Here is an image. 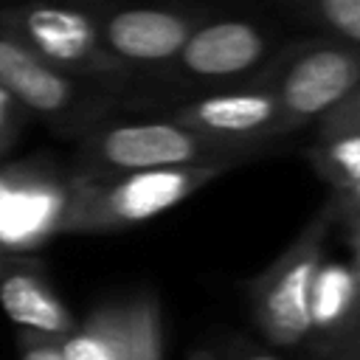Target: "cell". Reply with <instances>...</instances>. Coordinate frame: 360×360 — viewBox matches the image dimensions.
I'll list each match as a JSON object with an SVG mask.
<instances>
[{"label": "cell", "instance_id": "obj_1", "mask_svg": "<svg viewBox=\"0 0 360 360\" xmlns=\"http://www.w3.org/2000/svg\"><path fill=\"white\" fill-rule=\"evenodd\" d=\"M267 149L264 143H236L194 132L169 118L160 121H132L112 127H93L79 143L76 177H118L129 172L152 169H177L200 166L217 160L245 163L256 152Z\"/></svg>", "mask_w": 360, "mask_h": 360}, {"label": "cell", "instance_id": "obj_2", "mask_svg": "<svg viewBox=\"0 0 360 360\" xmlns=\"http://www.w3.org/2000/svg\"><path fill=\"white\" fill-rule=\"evenodd\" d=\"M236 166V160H217L200 166L129 172L101 180L73 174L65 233H98L152 219Z\"/></svg>", "mask_w": 360, "mask_h": 360}, {"label": "cell", "instance_id": "obj_3", "mask_svg": "<svg viewBox=\"0 0 360 360\" xmlns=\"http://www.w3.org/2000/svg\"><path fill=\"white\" fill-rule=\"evenodd\" d=\"M0 34L76 79L121 87L135 76L101 45L93 0L8 6L0 11Z\"/></svg>", "mask_w": 360, "mask_h": 360}, {"label": "cell", "instance_id": "obj_4", "mask_svg": "<svg viewBox=\"0 0 360 360\" xmlns=\"http://www.w3.org/2000/svg\"><path fill=\"white\" fill-rule=\"evenodd\" d=\"M335 222L332 200L307 222V228L276 256V262L253 278L250 298L262 335L281 349L301 346L309 338V301L321 262L326 259V236Z\"/></svg>", "mask_w": 360, "mask_h": 360}, {"label": "cell", "instance_id": "obj_5", "mask_svg": "<svg viewBox=\"0 0 360 360\" xmlns=\"http://www.w3.org/2000/svg\"><path fill=\"white\" fill-rule=\"evenodd\" d=\"M0 90L62 132H90L115 101V87L76 79L0 34Z\"/></svg>", "mask_w": 360, "mask_h": 360}, {"label": "cell", "instance_id": "obj_6", "mask_svg": "<svg viewBox=\"0 0 360 360\" xmlns=\"http://www.w3.org/2000/svg\"><path fill=\"white\" fill-rule=\"evenodd\" d=\"M360 84V45L335 42L298 53L273 87L284 135L329 115Z\"/></svg>", "mask_w": 360, "mask_h": 360}, {"label": "cell", "instance_id": "obj_7", "mask_svg": "<svg viewBox=\"0 0 360 360\" xmlns=\"http://www.w3.org/2000/svg\"><path fill=\"white\" fill-rule=\"evenodd\" d=\"M62 360H163L160 307L141 292L98 307L70 335L59 338Z\"/></svg>", "mask_w": 360, "mask_h": 360}, {"label": "cell", "instance_id": "obj_8", "mask_svg": "<svg viewBox=\"0 0 360 360\" xmlns=\"http://www.w3.org/2000/svg\"><path fill=\"white\" fill-rule=\"evenodd\" d=\"M93 6L101 45L132 73L166 68L202 20L200 14L166 6Z\"/></svg>", "mask_w": 360, "mask_h": 360}, {"label": "cell", "instance_id": "obj_9", "mask_svg": "<svg viewBox=\"0 0 360 360\" xmlns=\"http://www.w3.org/2000/svg\"><path fill=\"white\" fill-rule=\"evenodd\" d=\"M70 188L73 174L56 177L45 169L0 172V250L31 248L65 233Z\"/></svg>", "mask_w": 360, "mask_h": 360}, {"label": "cell", "instance_id": "obj_10", "mask_svg": "<svg viewBox=\"0 0 360 360\" xmlns=\"http://www.w3.org/2000/svg\"><path fill=\"white\" fill-rule=\"evenodd\" d=\"M267 48L270 42L264 31L250 20H200V25L180 48V53L160 70L191 82L233 79L250 73L259 62H264Z\"/></svg>", "mask_w": 360, "mask_h": 360}, {"label": "cell", "instance_id": "obj_11", "mask_svg": "<svg viewBox=\"0 0 360 360\" xmlns=\"http://www.w3.org/2000/svg\"><path fill=\"white\" fill-rule=\"evenodd\" d=\"M169 121L188 127L194 132L236 141V143H270L281 129L278 98L270 84L248 87V90H222L214 96H202L191 104L177 107Z\"/></svg>", "mask_w": 360, "mask_h": 360}, {"label": "cell", "instance_id": "obj_12", "mask_svg": "<svg viewBox=\"0 0 360 360\" xmlns=\"http://www.w3.org/2000/svg\"><path fill=\"white\" fill-rule=\"evenodd\" d=\"M0 307L17 329L48 338H65L79 326L39 267L14 250H0Z\"/></svg>", "mask_w": 360, "mask_h": 360}, {"label": "cell", "instance_id": "obj_13", "mask_svg": "<svg viewBox=\"0 0 360 360\" xmlns=\"http://www.w3.org/2000/svg\"><path fill=\"white\" fill-rule=\"evenodd\" d=\"M360 312V270L352 262L323 259L309 301V343L323 349Z\"/></svg>", "mask_w": 360, "mask_h": 360}, {"label": "cell", "instance_id": "obj_14", "mask_svg": "<svg viewBox=\"0 0 360 360\" xmlns=\"http://www.w3.org/2000/svg\"><path fill=\"white\" fill-rule=\"evenodd\" d=\"M307 158L312 169L332 186V194H340L360 183V132L321 138Z\"/></svg>", "mask_w": 360, "mask_h": 360}, {"label": "cell", "instance_id": "obj_15", "mask_svg": "<svg viewBox=\"0 0 360 360\" xmlns=\"http://www.w3.org/2000/svg\"><path fill=\"white\" fill-rule=\"evenodd\" d=\"M278 3L318 22L340 42L360 45V0H278Z\"/></svg>", "mask_w": 360, "mask_h": 360}, {"label": "cell", "instance_id": "obj_16", "mask_svg": "<svg viewBox=\"0 0 360 360\" xmlns=\"http://www.w3.org/2000/svg\"><path fill=\"white\" fill-rule=\"evenodd\" d=\"M343 132H360V84L329 115L321 118V138H332Z\"/></svg>", "mask_w": 360, "mask_h": 360}, {"label": "cell", "instance_id": "obj_17", "mask_svg": "<svg viewBox=\"0 0 360 360\" xmlns=\"http://www.w3.org/2000/svg\"><path fill=\"white\" fill-rule=\"evenodd\" d=\"M315 354L318 360H360V312L332 343H326Z\"/></svg>", "mask_w": 360, "mask_h": 360}, {"label": "cell", "instance_id": "obj_18", "mask_svg": "<svg viewBox=\"0 0 360 360\" xmlns=\"http://www.w3.org/2000/svg\"><path fill=\"white\" fill-rule=\"evenodd\" d=\"M17 343H20V360H62L59 338L17 329Z\"/></svg>", "mask_w": 360, "mask_h": 360}, {"label": "cell", "instance_id": "obj_19", "mask_svg": "<svg viewBox=\"0 0 360 360\" xmlns=\"http://www.w3.org/2000/svg\"><path fill=\"white\" fill-rule=\"evenodd\" d=\"M335 205V219H343L346 222V242H349V250H352V264L360 270V208H343L332 200Z\"/></svg>", "mask_w": 360, "mask_h": 360}, {"label": "cell", "instance_id": "obj_20", "mask_svg": "<svg viewBox=\"0 0 360 360\" xmlns=\"http://www.w3.org/2000/svg\"><path fill=\"white\" fill-rule=\"evenodd\" d=\"M17 132H20V107L0 90V152L8 149Z\"/></svg>", "mask_w": 360, "mask_h": 360}, {"label": "cell", "instance_id": "obj_21", "mask_svg": "<svg viewBox=\"0 0 360 360\" xmlns=\"http://www.w3.org/2000/svg\"><path fill=\"white\" fill-rule=\"evenodd\" d=\"M332 200L343 208H360V183H354L352 188H346L340 194H332Z\"/></svg>", "mask_w": 360, "mask_h": 360}, {"label": "cell", "instance_id": "obj_22", "mask_svg": "<svg viewBox=\"0 0 360 360\" xmlns=\"http://www.w3.org/2000/svg\"><path fill=\"white\" fill-rule=\"evenodd\" d=\"M242 360H278L273 354H250V357H242Z\"/></svg>", "mask_w": 360, "mask_h": 360}, {"label": "cell", "instance_id": "obj_23", "mask_svg": "<svg viewBox=\"0 0 360 360\" xmlns=\"http://www.w3.org/2000/svg\"><path fill=\"white\" fill-rule=\"evenodd\" d=\"M200 360H208V357H200Z\"/></svg>", "mask_w": 360, "mask_h": 360}]
</instances>
